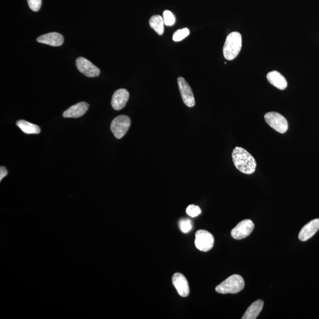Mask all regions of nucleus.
Listing matches in <instances>:
<instances>
[{"mask_svg":"<svg viewBox=\"0 0 319 319\" xmlns=\"http://www.w3.org/2000/svg\"><path fill=\"white\" fill-rule=\"evenodd\" d=\"M319 231V219L311 220L304 226L298 234V239L301 241H306L311 239Z\"/></svg>","mask_w":319,"mask_h":319,"instance_id":"12","label":"nucleus"},{"mask_svg":"<svg viewBox=\"0 0 319 319\" xmlns=\"http://www.w3.org/2000/svg\"><path fill=\"white\" fill-rule=\"evenodd\" d=\"M149 24L153 30L159 35H162L164 31V22L163 17L159 15L153 16L149 20Z\"/></svg>","mask_w":319,"mask_h":319,"instance_id":"18","label":"nucleus"},{"mask_svg":"<svg viewBox=\"0 0 319 319\" xmlns=\"http://www.w3.org/2000/svg\"><path fill=\"white\" fill-rule=\"evenodd\" d=\"M266 78H267L268 82L271 85L276 87L278 89L284 90L287 88V80L280 72L277 71L269 72L267 75H266Z\"/></svg>","mask_w":319,"mask_h":319,"instance_id":"15","label":"nucleus"},{"mask_svg":"<svg viewBox=\"0 0 319 319\" xmlns=\"http://www.w3.org/2000/svg\"><path fill=\"white\" fill-rule=\"evenodd\" d=\"M163 18L164 19V25L167 26H172L175 23V17L170 11H164Z\"/></svg>","mask_w":319,"mask_h":319,"instance_id":"21","label":"nucleus"},{"mask_svg":"<svg viewBox=\"0 0 319 319\" xmlns=\"http://www.w3.org/2000/svg\"><path fill=\"white\" fill-rule=\"evenodd\" d=\"M264 301L262 300H258L252 303L249 306L244 315L242 317V319H256L258 316L260 314L263 308Z\"/></svg>","mask_w":319,"mask_h":319,"instance_id":"16","label":"nucleus"},{"mask_svg":"<svg viewBox=\"0 0 319 319\" xmlns=\"http://www.w3.org/2000/svg\"><path fill=\"white\" fill-rule=\"evenodd\" d=\"M201 208L195 205H190L186 209L188 215L193 217L198 216L201 213Z\"/></svg>","mask_w":319,"mask_h":319,"instance_id":"22","label":"nucleus"},{"mask_svg":"<svg viewBox=\"0 0 319 319\" xmlns=\"http://www.w3.org/2000/svg\"><path fill=\"white\" fill-rule=\"evenodd\" d=\"M266 121L275 131L284 134L289 129L288 122L286 118L279 113L269 112L265 116Z\"/></svg>","mask_w":319,"mask_h":319,"instance_id":"4","label":"nucleus"},{"mask_svg":"<svg viewBox=\"0 0 319 319\" xmlns=\"http://www.w3.org/2000/svg\"><path fill=\"white\" fill-rule=\"evenodd\" d=\"M178 82L180 92L182 96L183 101L186 106L188 107H193L195 106V100L194 97L192 90L187 81L184 78L179 77Z\"/></svg>","mask_w":319,"mask_h":319,"instance_id":"9","label":"nucleus"},{"mask_svg":"<svg viewBox=\"0 0 319 319\" xmlns=\"http://www.w3.org/2000/svg\"><path fill=\"white\" fill-rule=\"evenodd\" d=\"M195 246L199 250L208 252L213 248L214 238L210 232L205 230H199L195 234Z\"/></svg>","mask_w":319,"mask_h":319,"instance_id":"6","label":"nucleus"},{"mask_svg":"<svg viewBox=\"0 0 319 319\" xmlns=\"http://www.w3.org/2000/svg\"><path fill=\"white\" fill-rule=\"evenodd\" d=\"M244 287L243 278L239 275L234 274L219 284L215 291L220 294H236L242 291Z\"/></svg>","mask_w":319,"mask_h":319,"instance_id":"3","label":"nucleus"},{"mask_svg":"<svg viewBox=\"0 0 319 319\" xmlns=\"http://www.w3.org/2000/svg\"><path fill=\"white\" fill-rule=\"evenodd\" d=\"M241 48V34L239 32H232L225 40L223 49V56L228 60H233L239 54Z\"/></svg>","mask_w":319,"mask_h":319,"instance_id":"2","label":"nucleus"},{"mask_svg":"<svg viewBox=\"0 0 319 319\" xmlns=\"http://www.w3.org/2000/svg\"><path fill=\"white\" fill-rule=\"evenodd\" d=\"M88 104L85 102H80L72 106L63 113L64 118H78L82 117L88 111Z\"/></svg>","mask_w":319,"mask_h":319,"instance_id":"13","label":"nucleus"},{"mask_svg":"<svg viewBox=\"0 0 319 319\" xmlns=\"http://www.w3.org/2000/svg\"><path fill=\"white\" fill-rule=\"evenodd\" d=\"M179 225L181 231L185 234L188 233L192 228V223L189 219H181Z\"/></svg>","mask_w":319,"mask_h":319,"instance_id":"20","label":"nucleus"},{"mask_svg":"<svg viewBox=\"0 0 319 319\" xmlns=\"http://www.w3.org/2000/svg\"><path fill=\"white\" fill-rule=\"evenodd\" d=\"M131 126V120L126 115H119L112 120L111 130L115 137L121 139L127 134Z\"/></svg>","mask_w":319,"mask_h":319,"instance_id":"5","label":"nucleus"},{"mask_svg":"<svg viewBox=\"0 0 319 319\" xmlns=\"http://www.w3.org/2000/svg\"><path fill=\"white\" fill-rule=\"evenodd\" d=\"M189 34L190 31L187 28L179 29L173 34V40L176 42H181L189 35Z\"/></svg>","mask_w":319,"mask_h":319,"instance_id":"19","label":"nucleus"},{"mask_svg":"<svg viewBox=\"0 0 319 319\" xmlns=\"http://www.w3.org/2000/svg\"><path fill=\"white\" fill-rule=\"evenodd\" d=\"M235 166L240 172L251 175L256 169L257 163L253 156L242 147H236L232 154Z\"/></svg>","mask_w":319,"mask_h":319,"instance_id":"1","label":"nucleus"},{"mask_svg":"<svg viewBox=\"0 0 319 319\" xmlns=\"http://www.w3.org/2000/svg\"><path fill=\"white\" fill-rule=\"evenodd\" d=\"M172 283L181 296L186 297L189 295V286H188V281L184 274L176 272L172 277Z\"/></svg>","mask_w":319,"mask_h":319,"instance_id":"10","label":"nucleus"},{"mask_svg":"<svg viewBox=\"0 0 319 319\" xmlns=\"http://www.w3.org/2000/svg\"><path fill=\"white\" fill-rule=\"evenodd\" d=\"M29 7L32 11H38L42 5V0H27Z\"/></svg>","mask_w":319,"mask_h":319,"instance_id":"23","label":"nucleus"},{"mask_svg":"<svg viewBox=\"0 0 319 319\" xmlns=\"http://www.w3.org/2000/svg\"><path fill=\"white\" fill-rule=\"evenodd\" d=\"M254 227V223L251 220H243L231 231V236L238 240L244 239L252 233Z\"/></svg>","mask_w":319,"mask_h":319,"instance_id":"7","label":"nucleus"},{"mask_svg":"<svg viewBox=\"0 0 319 319\" xmlns=\"http://www.w3.org/2000/svg\"><path fill=\"white\" fill-rule=\"evenodd\" d=\"M37 41L52 46H60L63 44L64 38L62 34L53 32L40 36L37 39Z\"/></svg>","mask_w":319,"mask_h":319,"instance_id":"14","label":"nucleus"},{"mask_svg":"<svg viewBox=\"0 0 319 319\" xmlns=\"http://www.w3.org/2000/svg\"><path fill=\"white\" fill-rule=\"evenodd\" d=\"M130 94L126 89L117 90L112 96L111 105L116 111L124 108L129 100Z\"/></svg>","mask_w":319,"mask_h":319,"instance_id":"11","label":"nucleus"},{"mask_svg":"<svg viewBox=\"0 0 319 319\" xmlns=\"http://www.w3.org/2000/svg\"><path fill=\"white\" fill-rule=\"evenodd\" d=\"M76 65L78 71L87 77H97L100 75V69L85 58L78 57L76 60Z\"/></svg>","mask_w":319,"mask_h":319,"instance_id":"8","label":"nucleus"},{"mask_svg":"<svg viewBox=\"0 0 319 319\" xmlns=\"http://www.w3.org/2000/svg\"><path fill=\"white\" fill-rule=\"evenodd\" d=\"M7 173L6 168L4 166L0 167V181H1L2 179L7 175Z\"/></svg>","mask_w":319,"mask_h":319,"instance_id":"24","label":"nucleus"},{"mask_svg":"<svg viewBox=\"0 0 319 319\" xmlns=\"http://www.w3.org/2000/svg\"><path fill=\"white\" fill-rule=\"evenodd\" d=\"M16 125L23 133L27 134H37L40 133V129L37 125L31 124L25 120H19Z\"/></svg>","mask_w":319,"mask_h":319,"instance_id":"17","label":"nucleus"}]
</instances>
